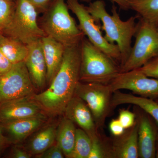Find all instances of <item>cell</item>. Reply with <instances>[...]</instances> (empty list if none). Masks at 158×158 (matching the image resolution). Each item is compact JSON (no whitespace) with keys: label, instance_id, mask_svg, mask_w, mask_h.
<instances>
[{"label":"cell","instance_id":"9a60e30c","mask_svg":"<svg viewBox=\"0 0 158 158\" xmlns=\"http://www.w3.org/2000/svg\"><path fill=\"white\" fill-rule=\"evenodd\" d=\"M45 114L1 125L9 135V142L17 143L23 141L45 123Z\"/></svg>","mask_w":158,"mask_h":158},{"label":"cell","instance_id":"4fadbf2b","mask_svg":"<svg viewBox=\"0 0 158 158\" xmlns=\"http://www.w3.org/2000/svg\"><path fill=\"white\" fill-rule=\"evenodd\" d=\"M27 45L28 52L25 63L34 87L41 89L47 83V73L41 40H34Z\"/></svg>","mask_w":158,"mask_h":158},{"label":"cell","instance_id":"836d02e7","mask_svg":"<svg viewBox=\"0 0 158 158\" xmlns=\"http://www.w3.org/2000/svg\"><path fill=\"white\" fill-rule=\"evenodd\" d=\"M109 1L116 3L123 10H127L129 9V7L127 0H109Z\"/></svg>","mask_w":158,"mask_h":158},{"label":"cell","instance_id":"4316f807","mask_svg":"<svg viewBox=\"0 0 158 158\" xmlns=\"http://www.w3.org/2000/svg\"><path fill=\"white\" fill-rule=\"evenodd\" d=\"M118 120L125 129L133 126L135 123V115L128 110H122L119 111Z\"/></svg>","mask_w":158,"mask_h":158},{"label":"cell","instance_id":"74e56055","mask_svg":"<svg viewBox=\"0 0 158 158\" xmlns=\"http://www.w3.org/2000/svg\"><path fill=\"white\" fill-rule=\"evenodd\" d=\"M157 29H158V27H157Z\"/></svg>","mask_w":158,"mask_h":158},{"label":"cell","instance_id":"9c48e42d","mask_svg":"<svg viewBox=\"0 0 158 158\" xmlns=\"http://www.w3.org/2000/svg\"><path fill=\"white\" fill-rule=\"evenodd\" d=\"M35 89L24 61L15 63L0 76V103L32 96Z\"/></svg>","mask_w":158,"mask_h":158},{"label":"cell","instance_id":"cb8c5ba5","mask_svg":"<svg viewBox=\"0 0 158 158\" xmlns=\"http://www.w3.org/2000/svg\"><path fill=\"white\" fill-rule=\"evenodd\" d=\"M15 3L13 0H0V33L9 25L14 15Z\"/></svg>","mask_w":158,"mask_h":158},{"label":"cell","instance_id":"7a4b0ae2","mask_svg":"<svg viewBox=\"0 0 158 158\" xmlns=\"http://www.w3.org/2000/svg\"><path fill=\"white\" fill-rule=\"evenodd\" d=\"M86 8L97 22L98 21L102 22V29L105 31L106 40L111 44L116 43L118 46L121 54V67L131 50L132 39L138 27V23H136L138 15L131 16L127 20H122L115 5L112 6V14H109L105 2L101 0L90 3Z\"/></svg>","mask_w":158,"mask_h":158},{"label":"cell","instance_id":"484cf974","mask_svg":"<svg viewBox=\"0 0 158 158\" xmlns=\"http://www.w3.org/2000/svg\"><path fill=\"white\" fill-rule=\"evenodd\" d=\"M138 69L147 76L158 79V56L152 59Z\"/></svg>","mask_w":158,"mask_h":158},{"label":"cell","instance_id":"3957f363","mask_svg":"<svg viewBox=\"0 0 158 158\" xmlns=\"http://www.w3.org/2000/svg\"><path fill=\"white\" fill-rule=\"evenodd\" d=\"M41 28L65 47L79 45L85 34L71 16L65 0H53L45 11Z\"/></svg>","mask_w":158,"mask_h":158},{"label":"cell","instance_id":"7402d4cb","mask_svg":"<svg viewBox=\"0 0 158 158\" xmlns=\"http://www.w3.org/2000/svg\"><path fill=\"white\" fill-rule=\"evenodd\" d=\"M129 9L137 13L138 17L158 25V0H127Z\"/></svg>","mask_w":158,"mask_h":158},{"label":"cell","instance_id":"52a82bcc","mask_svg":"<svg viewBox=\"0 0 158 158\" xmlns=\"http://www.w3.org/2000/svg\"><path fill=\"white\" fill-rule=\"evenodd\" d=\"M69 9L78 20L79 28L87 36L90 43L106 55L120 64L121 57L118 46L111 44L105 39L96 21L90 14L86 7L78 0H66Z\"/></svg>","mask_w":158,"mask_h":158},{"label":"cell","instance_id":"1f68e13d","mask_svg":"<svg viewBox=\"0 0 158 158\" xmlns=\"http://www.w3.org/2000/svg\"><path fill=\"white\" fill-rule=\"evenodd\" d=\"M31 155L24 149L18 147L13 148L12 151V157L14 158H30Z\"/></svg>","mask_w":158,"mask_h":158},{"label":"cell","instance_id":"2e32d148","mask_svg":"<svg viewBox=\"0 0 158 158\" xmlns=\"http://www.w3.org/2000/svg\"><path fill=\"white\" fill-rule=\"evenodd\" d=\"M138 118L133 126L121 135L116 137L111 147L112 158L139 157L138 141Z\"/></svg>","mask_w":158,"mask_h":158},{"label":"cell","instance_id":"5bb4252c","mask_svg":"<svg viewBox=\"0 0 158 158\" xmlns=\"http://www.w3.org/2000/svg\"><path fill=\"white\" fill-rule=\"evenodd\" d=\"M138 120L139 157L141 158H156L158 131L149 116L146 114H140Z\"/></svg>","mask_w":158,"mask_h":158},{"label":"cell","instance_id":"d4e9b609","mask_svg":"<svg viewBox=\"0 0 158 158\" xmlns=\"http://www.w3.org/2000/svg\"><path fill=\"white\" fill-rule=\"evenodd\" d=\"M91 140L92 145L88 158H112L111 152L105 149L100 137Z\"/></svg>","mask_w":158,"mask_h":158},{"label":"cell","instance_id":"d6986e66","mask_svg":"<svg viewBox=\"0 0 158 158\" xmlns=\"http://www.w3.org/2000/svg\"><path fill=\"white\" fill-rule=\"evenodd\" d=\"M76 129L75 123L64 117L57 128L56 140L65 156L71 158L75 142Z\"/></svg>","mask_w":158,"mask_h":158},{"label":"cell","instance_id":"30bf717a","mask_svg":"<svg viewBox=\"0 0 158 158\" xmlns=\"http://www.w3.org/2000/svg\"><path fill=\"white\" fill-rule=\"evenodd\" d=\"M108 85L113 92L125 89L148 98H158V79L147 76L138 69L121 72Z\"/></svg>","mask_w":158,"mask_h":158},{"label":"cell","instance_id":"7c38bea8","mask_svg":"<svg viewBox=\"0 0 158 158\" xmlns=\"http://www.w3.org/2000/svg\"><path fill=\"white\" fill-rule=\"evenodd\" d=\"M64 113L66 118L85 131L91 140L100 137L91 111L86 103L76 94L69 102Z\"/></svg>","mask_w":158,"mask_h":158},{"label":"cell","instance_id":"8fae6325","mask_svg":"<svg viewBox=\"0 0 158 158\" xmlns=\"http://www.w3.org/2000/svg\"><path fill=\"white\" fill-rule=\"evenodd\" d=\"M32 96L0 103V124L45 114Z\"/></svg>","mask_w":158,"mask_h":158},{"label":"cell","instance_id":"8d00e7d4","mask_svg":"<svg viewBox=\"0 0 158 158\" xmlns=\"http://www.w3.org/2000/svg\"><path fill=\"white\" fill-rule=\"evenodd\" d=\"M13 1H15V0H13Z\"/></svg>","mask_w":158,"mask_h":158},{"label":"cell","instance_id":"e0dca14e","mask_svg":"<svg viewBox=\"0 0 158 158\" xmlns=\"http://www.w3.org/2000/svg\"><path fill=\"white\" fill-rule=\"evenodd\" d=\"M41 40L47 68V83L50 85L60 68L65 47L48 36L42 37Z\"/></svg>","mask_w":158,"mask_h":158},{"label":"cell","instance_id":"e575fe53","mask_svg":"<svg viewBox=\"0 0 158 158\" xmlns=\"http://www.w3.org/2000/svg\"><path fill=\"white\" fill-rule=\"evenodd\" d=\"M157 142L158 143V135H157ZM156 158H158V153H157Z\"/></svg>","mask_w":158,"mask_h":158},{"label":"cell","instance_id":"83f0119b","mask_svg":"<svg viewBox=\"0 0 158 158\" xmlns=\"http://www.w3.org/2000/svg\"><path fill=\"white\" fill-rule=\"evenodd\" d=\"M37 156L41 158H63L65 156L61 148L56 143Z\"/></svg>","mask_w":158,"mask_h":158},{"label":"cell","instance_id":"d6a6232c","mask_svg":"<svg viewBox=\"0 0 158 158\" xmlns=\"http://www.w3.org/2000/svg\"><path fill=\"white\" fill-rule=\"evenodd\" d=\"M9 141L8 138L3 135V129L2 125L0 124V152L6 146Z\"/></svg>","mask_w":158,"mask_h":158},{"label":"cell","instance_id":"603a6c76","mask_svg":"<svg viewBox=\"0 0 158 158\" xmlns=\"http://www.w3.org/2000/svg\"><path fill=\"white\" fill-rule=\"evenodd\" d=\"M92 145V140L85 131L76 129L75 142L71 158H88Z\"/></svg>","mask_w":158,"mask_h":158},{"label":"cell","instance_id":"8992f818","mask_svg":"<svg viewBox=\"0 0 158 158\" xmlns=\"http://www.w3.org/2000/svg\"><path fill=\"white\" fill-rule=\"evenodd\" d=\"M15 8L11 23L2 34L28 45L46 36L37 23V11L28 0H15Z\"/></svg>","mask_w":158,"mask_h":158},{"label":"cell","instance_id":"ac0fdd59","mask_svg":"<svg viewBox=\"0 0 158 158\" xmlns=\"http://www.w3.org/2000/svg\"><path fill=\"white\" fill-rule=\"evenodd\" d=\"M123 104L135 105L141 108L153 118L158 125V103L152 99L123 93L119 90L114 91L111 98L112 109Z\"/></svg>","mask_w":158,"mask_h":158},{"label":"cell","instance_id":"4dcf8cb0","mask_svg":"<svg viewBox=\"0 0 158 158\" xmlns=\"http://www.w3.org/2000/svg\"><path fill=\"white\" fill-rule=\"evenodd\" d=\"M37 12H45L53 0H28Z\"/></svg>","mask_w":158,"mask_h":158},{"label":"cell","instance_id":"277c9868","mask_svg":"<svg viewBox=\"0 0 158 158\" xmlns=\"http://www.w3.org/2000/svg\"><path fill=\"white\" fill-rule=\"evenodd\" d=\"M80 81L108 85L121 72L120 65L85 37L80 43Z\"/></svg>","mask_w":158,"mask_h":158},{"label":"cell","instance_id":"f1b7e54d","mask_svg":"<svg viewBox=\"0 0 158 158\" xmlns=\"http://www.w3.org/2000/svg\"><path fill=\"white\" fill-rule=\"evenodd\" d=\"M110 132L113 135L118 137L124 133L125 129L118 119H113L109 125Z\"/></svg>","mask_w":158,"mask_h":158},{"label":"cell","instance_id":"5b68a950","mask_svg":"<svg viewBox=\"0 0 158 158\" xmlns=\"http://www.w3.org/2000/svg\"><path fill=\"white\" fill-rule=\"evenodd\" d=\"M135 36V44L132 47L126 61L120 67L121 72L141 68L158 56V30L156 26L141 19L138 23Z\"/></svg>","mask_w":158,"mask_h":158},{"label":"cell","instance_id":"f546056e","mask_svg":"<svg viewBox=\"0 0 158 158\" xmlns=\"http://www.w3.org/2000/svg\"><path fill=\"white\" fill-rule=\"evenodd\" d=\"M13 65V63L0 51V76L8 73Z\"/></svg>","mask_w":158,"mask_h":158},{"label":"cell","instance_id":"44dd1931","mask_svg":"<svg viewBox=\"0 0 158 158\" xmlns=\"http://www.w3.org/2000/svg\"><path fill=\"white\" fill-rule=\"evenodd\" d=\"M0 51L14 64L24 61L28 48L19 40L0 33Z\"/></svg>","mask_w":158,"mask_h":158},{"label":"cell","instance_id":"d590c367","mask_svg":"<svg viewBox=\"0 0 158 158\" xmlns=\"http://www.w3.org/2000/svg\"><path fill=\"white\" fill-rule=\"evenodd\" d=\"M157 102H158V99L157 100V101H156Z\"/></svg>","mask_w":158,"mask_h":158},{"label":"cell","instance_id":"6da1fadb","mask_svg":"<svg viewBox=\"0 0 158 158\" xmlns=\"http://www.w3.org/2000/svg\"><path fill=\"white\" fill-rule=\"evenodd\" d=\"M80 44L65 47L62 64L47 89L33 98L47 114L60 115L75 93L80 81Z\"/></svg>","mask_w":158,"mask_h":158},{"label":"cell","instance_id":"ffe728a7","mask_svg":"<svg viewBox=\"0 0 158 158\" xmlns=\"http://www.w3.org/2000/svg\"><path fill=\"white\" fill-rule=\"evenodd\" d=\"M57 128L56 124L47 126L33 136L28 146L27 151L31 155H39L54 144Z\"/></svg>","mask_w":158,"mask_h":158},{"label":"cell","instance_id":"ba28073f","mask_svg":"<svg viewBox=\"0 0 158 158\" xmlns=\"http://www.w3.org/2000/svg\"><path fill=\"white\" fill-rule=\"evenodd\" d=\"M113 92L109 85L80 81L75 93L86 103L98 128L102 127L109 115Z\"/></svg>","mask_w":158,"mask_h":158}]
</instances>
